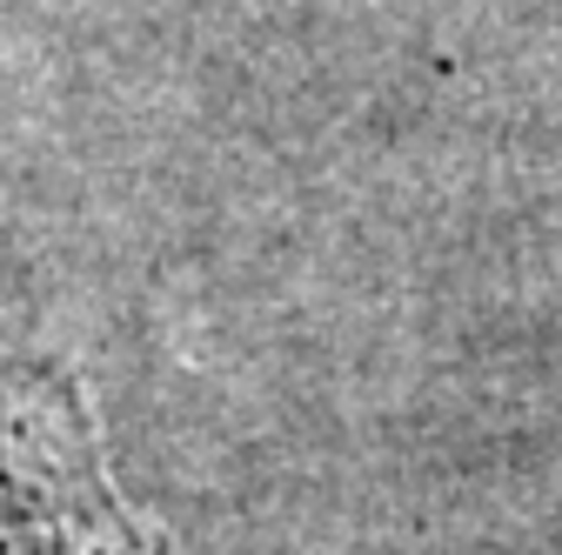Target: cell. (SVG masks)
<instances>
[{
  "label": "cell",
  "mask_w": 562,
  "mask_h": 555,
  "mask_svg": "<svg viewBox=\"0 0 562 555\" xmlns=\"http://www.w3.org/2000/svg\"><path fill=\"white\" fill-rule=\"evenodd\" d=\"M0 555H168L108 482L81 382L0 355Z\"/></svg>",
  "instance_id": "6da1fadb"
}]
</instances>
